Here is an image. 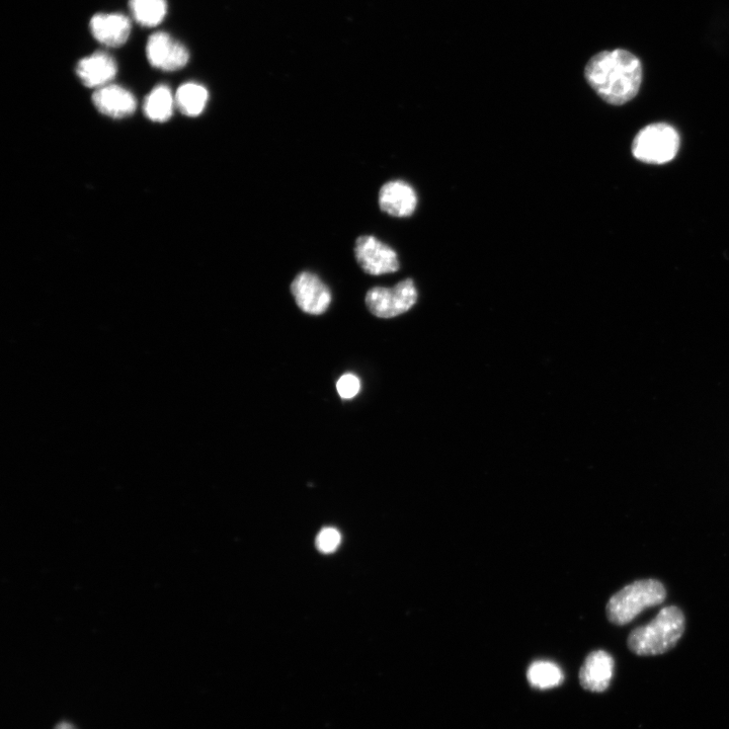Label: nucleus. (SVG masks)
I'll list each match as a JSON object with an SVG mask.
<instances>
[{
  "label": "nucleus",
  "instance_id": "9d476101",
  "mask_svg": "<svg viewBox=\"0 0 729 729\" xmlns=\"http://www.w3.org/2000/svg\"><path fill=\"white\" fill-rule=\"evenodd\" d=\"M615 662L605 651L592 652L585 660L579 674L580 684L592 693L605 692L612 682Z\"/></svg>",
  "mask_w": 729,
  "mask_h": 729
},
{
  "label": "nucleus",
  "instance_id": "f257e3e1",
  "mask_svg": "<svg viewBox=\"0 0 729 729\" xmlns=\"http://www.w3.org/2000/svg\"><path fill=\"white\" fill-rule=\"evenodd\" d=\"M588 84L606 103L621 106L638 94L643 77L642 64L633 53L616 49L593 56L585 69Z\"/></svg>",
  "mask_w": 729,
  "mask_h": 729
},
{
  "label": "nucleus",
  "instance_id": "2eb2a0df",
  "mask_svg": "<svg viewBox=\"0 0 729 729\" xmlns=\"http://www.w3.org/2000/svg\"><path fill=\"white\" fill-rule=\"evenodd\" d=\"M129 8L134 20L147 28L158 26L168 13L167 0H129Z\"/></svg>",
  "mask_w": 729,
  "mask_h": 729
},
{
  "label": "nucleus",
  "instance_id": "f8f14e48",
  "mask_svg": "<svg viewBox=\"0 0 729 729\" xmlns=\"http://www.w3.org/2000/svg\"><path fill=\"white\" fill-rule=\"evenodd\" d=\"M95 39L107 47H121L129 39L131 22L122 14H97L90 24Z\"/></svg>",
  "mask_w": 729,
  "mask_h": 729
},
{
  "label": "nucleus",
  "instance_id": "423d86ee",
  "mask_svg": "<svg viewBox=\"0 0 729 729\" xmlns=\"http://www.w3.org/2000/svg\"><path fill=\"white\" fill-rule=\"evenodd\" d=\"M355 256L362 270L371 276L392 274L400 268L396 252L373 235L356 240Z\"/></svg>",
  "mask_w": 729,
  "mask_h": 729
},
{
  "label": "nucleus",
  "instance_id": "7ed1b4c3",
  "mask_svg": "<svg viewBox=\"0 0 729 729\" xmlns=\"http://www.w3.org/2000/svg\"><path fill=\"white\" fill-rule=\"evenodd\" d=\"M665 586L657 580L634 582L616 593L607 604V616L616 625H627L647 608L663 604Z\"/></svg>",
  "mask_w": 729,
  "mask_h": 729
},
{
  "label": "nucleus",
  "instance_id": "0eeeda50",
  "mask_svg": "<svg viewBox=\"0 0 729 729\" xmlns=\"http://www.w3.org/2000/svg\"><path fill=\"white\" fill-rule=\"evenodd\" d=\"M291 293L298 307L305 313L321 315L332 303V293L320 278L310 272H302L291 284Z\"/></svg>",
  "mask_w": 729,
  "mask_h": 729
},
{
  "label": "nucleus",
  "instance_id": "a211bd4d",
  "mask_svg": "<svg viewBox=\"0 0 729 729\" xmlns=\"http://www.w3.org/2000/svg\"><path fill=\"white\" fill-rule=\"evenodd\" d=\"M341 543V534L334 528L321 530L316 539L317 548L323 553H332Z\"/></svg>",
  "mask_w": 729,
  "mask_h": 729
},
{
  "label": "nucleus",
  "instance_id": "aec40b11",
  "mask_svg": "<svg viewBox=\"0 0 729 729\" xmlns=\"http://www.w3.org/2000/svg\"><path fill=\"white\" fill-rule=\"evenodd\" d=\"M56 729H74L73 726L69 723H60Z\"/></svg>",
  "mask_w": 729,
  "mask_h": 729
},
{
  "label": "nucleus",
  "instance_id": "f3484780",
  "mask_svg": "<svg viewBox=\"0 0 729 729\" xmlns=\"http://www.w3.org/2000/svg\"><path fill=\"white\" fill-rule=\"evenodd\" d=\"M530 686L537 690L557 688L564 682V674L560 667L549 661H536L527 671Z\"/></svg>",
  "mask_w": 729,
  "mask_h": 729
},
{
  "label": "nucleus",
  "instance_id": "6ab92c4d",
  "mask_svg": "<svg viewBox=\"0 0 729 729\" xmlns=\"http://www.w3.org/2000/svg\"><path fill=\"white\" fill-rule=\"evenodd\" d=\"M360 388V380L353 374H346L342 376L337 383L338 392L344 399L354 398L359 393Z\"/></svg>",
  "mask_w": 729,
  "mask_h": 729
},
{
  "label": "nucleus",
  "instance_id": "39448f33",
  "mask_svg": "<svg viewBox=\"0 0 729 729\" xmlns=\"http://www.w3.org/2000/svg\"><path fill=\"white\" fill-rule=\"evenodd\" d=\"M419 293L413 279L399 282L393 288L375 287L366 295L369 311L379 318H392L411 310Z\"/></svg>",
  "mask_w": 729,
  "mask_h": 729
},
{
  "label": "nucleus",
  "instance_id": "20e7f679",
  "mask_svg": "<svg viewBox=\"0 0 729 729\" xmlns=\"http://www.w3.org/2000/svg\"><path fill=\"white\" fill-rule=\"evenodd\" d=\"M680 149V135L671 125L656 123L641 129L632 143L633 156L645 164L664 165Z\"/></svg>",
  "mask_w": 729,
  "mask_h": 729
},
{
  "label": "nucleus",
  "instance_id": "9b49d317",
  "mask_svg": "<svg viewBox=\"0 0 729 729\" xmlns=\"http://www.w3.org/2000/svg\"><path fill=\"white\" fill-rule=\"evenodd\" d=\"M117 71L115 59L103 51L81 59L76 66V74L81 83L90 89H101L110 85Z\"/></svg>",
  "mask_w": 729,
  "mask_h": 729
},
{
  "label": "nucleus",
  "instance_id": "f03ea898",
  "mask_svg": "<svg viewBox=\"0 0 729 729\" xmlns=\"http://www.w3.org/2000/svg\"><path fill=\"white\" fill-rule=\"evenodd\" d=\"M686 628L683 611L676 606L663 608L650 623L637 627L628 636L629 650L640 657L668 653L682 638Z\"/></svg>",
  "mask_w": 729,
  "mask_h": 729
},
{
  "label": "nucleus",
  "instance_id": "1a4fd4ad",
  "mask_svg": "<svg viewBox=\"0 0 729 729\" xmlns=\"http://www.w3.org/2000/svg\"><path fill=\"white\" fill-rule=\"evenodd\" d=\"M379 206L386 214L405 218L412 216L418 206L415 189L403 181H391L382 186L378 198Z\"/></svg>",
  "mask_w": 729,
  "mask_h": 729
},
{
  "label": "nucleus",
  "instance_id": "6e6552de",
  "mask_svg": "<svg viewBox=\"0 0 729 729\" xmlns=\"http://www.w3.org/2000/svg\"><path fill=\"white\" fill-rule=\"evenodd\" d=\"M146 55L149 63L162 71L180 70L190 59L188 49L165 32H157L149 37Z\"/></svg>",
  "mask_w": 729,
  "mask_h": 729
},
{
  "label": "nucleus",
  "instance_id": "ddd939ff",
  "mask_svg": "<svg viewBox=\"0 0 729 729\" xmlns=\"http://www.w3.org/2000/svg\"><path fill=\"white\" fill-rule=\"evenodd\" d=\"M93 102L99 112L114 119L131 116L137 106L135 97L126 89L116 85L98 89L93 96Z\"/></svg>",
  "mask_w": 729,
  "mask_h": 729
},
{
  "label": "nucleus",
  "instance_id": "4468645a",
  "mask_svg": "<svg viewBox=\"0 0 729 729\" xmlns=\"http://www.w3.org/2000/svg\"><path fill=\"white\" fill-rule=\"evenodd\" d=\"M175 104L176 99L171 89L160 85L147 96L144 113L153 122H167L173 116Z\"/></svg>",
  "mask_w": 729,
  "mask_h": 729
},
{
  "label": "nucleus",
  "instance_id": "dca6fc26",
  "mask_svg": "<svg viewBox=\"0 0 729 729\" xmlns=\"http://www.w3.org/2000/svg\"><path fill=\"white\" fill-rule=\"evenodd\" d=\"M175 99L179 110L184 115L194 118L204 112L209 100V94L203 86L188 83L178 90Z\"/></svg>",
  "mask_w": 729,
  "mask_h": 729
}]
</instances>
